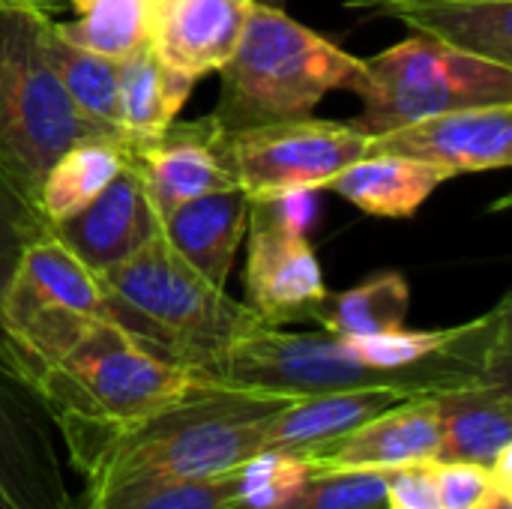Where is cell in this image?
<instances>
[{"instance_id": "obj_1", "label": "cell", "mask_w": 512, "mask_h": 509, "mask_svg": "<svg viewBox=\"0 0 512 509\" xmlns=\"http://www.w3.org/2000/svg\"><path fill=\"white\" fill-rule=\"evenodd\" d=\"M291 396L198 378L183 396L114 435L84 474L81 504H102L135 489L210 480L249 465L267 450L270 423Z\"/></svg>"}, {"instance_id": "obj_2", "label": "cell", "mask_w": 512, "mask_h": 509, "mask_svg": "<svg viewBox=\"0 0 512 509\" xmlns=\"http://www.w3.org/2000/svg\"><path fill=\"white\" fill-rule=\"evenodd\" d=\"M24 381L81 474L114 435L183 396L198 378L156 357L117 324L96 321Z\"/></svg>"}, {"instance_id": "obj_3", "label": "cell", "mask_w": 512, "mask_h": 509, "mask_svg": "<svg viewBox=\"0 0 512 509\" xmlns=\"http://www.w3.org/2000/svg\"><path fill=\"white\" fill-rule=\"evenodd\" d=\"M96 276L111 324L195 378L207 375L243 336L264 327L246 303L189 267L162 234Z\"/></svg>"}, {"instance_id": "obj_4", "label": "cell", "mask_w": 512, "mask_h": 509, "mask_svg": "<svg viewBox=\"0 0 512 509\" xmlns=\"http://www.w3.org/2000/svg\"><path fill=\"white\" fill-rule=\"evenodd\" d=\"M219 102L207 114L219 129H246L312 117L330 90L357 93L363 60L342 51L282 6L255 3L240 45L225 60Z\"/></svg>"}, {"instance_id": "obj_5", "label": "cell", "mask_w": 512, "mask_h": 509, "mask_svg": "<svg viewBox=\"0 0 512 509\" xmlns=\"http://www.w3.org/2000/svg\"><path fill=\"white\" fill-rule=\"evenodd\" d=\"M48 24V15L0 6V171L33 207L54 159L99 135L54 72L45 48Z\"/></svg>"}, {"instance_id": "obj_6", "label": "cell", "mask_w": 512, "mask_h": 509, "mask_svg": "<svg viewBox=\"0 0 512 509\" xmlns=\"http://www.w3.org/2000/svg\"><path fill=\"white\" fill-rule=\"evenodd\" d=\"M357 96L363 99V114L351 123L366 135H381L444 111L512 102V66L414 33L363 60Z\"/></svg>"}, {"instance_id": "obj_7", "label": "cell", "mask_w": 512, "mask_h": 509, "mask_svg": "<svg viewBox=\"0 0 512 509\" xmlns=\"http://www.w3.org/2000/svg\"><path fill=\"white\" fill-rule=\"evenodd\" d=\"M96 321H111L99 276L54 234L30 243L0 303V333L12 369L24 378Z\"/></svg>"}, {"instance_id": "obj_8", "label": "cell", "mask_w": 512, "mask_h": 509, "mask_svg": "<svg viewBox=\"0 0 512 509\" xmlns=\"http://www.w3.org/2000/svg\"><path fill=\"white\" fill-rule=\"evenodd\" d=\"M372 135L336 120H282L246 129H219L216 150L234 186L258 198L327 189L348 165L369 153Z\"/></svg>"}, {"instance_id": "obj_9", "label": "cell", "mask_w": 512, "mask_h": 509, "mask_svg": "<svg viewBox=\"0 0 512 509\" xmlns=\"http://www.w3.org/2000/svg\"><path fill=\"white\" fill-rule=\"evenodd\" d=\"M303 192L249 201V255L243 267L246 306L264 327L312 324L327 282L303 231Z\"/></svg>"}, {"instance_id": "obj_10", "label": "cell", "mask_w": 512, "mask_h": 509, "mask_svg": "<svg viewBox=\"0 0 512 509\" xmlns=\"http://www.w3.org/2000/svg\"><path fill=\"white\" fill-rule=\"evenodd\" d=\"M54 423L33 387L0 357V509H69Z\"/></svg>"}, {"instance_id": "obj_11", "label": "cell", "mask_w": 512, "mask_h": 509, "mask_svg": "<svg viewBox=\"0 0 512 509\" xmlns=\"http://www.w3.org/2000/svg\"><path fill=\"white\" fill-rule=\"evenodd\" d=\"M369 153H390L441 168L447 177L512 165V102L456 108L372 135Z\"/></svg>"}, {"instance_id": "obj_12", "label": "cell", "mask_w": 512, "mask_h": 509, "mask_svg": "<svg viewBox=\"0 0 512 509\" xmlns=\"http://www.w3.org/2000/svg\"><path fill=\"white\" fill-rule=\"evenodd\" d=\"M159 228L162 219L156 216L144 180L129 156L120 174L78 213L54 222L51 234L87 270L105 273L159 237Z\"/></svg>"}, {"instance_id": "obj_13", "label": "cell", "mask_w": 512, "mask_h": 509, "mask_svg": "<svg viewBox=\"0 0 512 509\" xmlns=\"http://www.w3.org/2000/svg\"><path fill=\"white\" fill-rule=\"evenodd\" d=\"M441 414L432 396L405 399L375 414L348 435L300 456L309 471L390 474L417 462H438Z\"/></svg>"}, {"instance_id": "obj_14", "label": "cell", "mask_w": 512, "mask_h": 509, "mask_svg": "<svg viewBox=\"0 0 512 509\" xmlns=\"http://www.w3.org/2000/svg\"><path fill=\"white\" fill-rule=\"evenodd\" d=\"M216 135L219 126L210 117H198L189 123H171L159 138L129 147L159 219L198 195L234 189V180L219 159Z\"/></svg>"}, {"instance_id": "obj_15", "label": "cell", "mask_w": 512, "mask_h": 509, "mask_svg": "<svg viewBox=\"0 0 512 509\" xmlns=\"http://www.w3.org/2000/svg\"><path fill=\"white\" fill-rule=\"evenodd\" d=\"M252 6L255 0H153L150 45L159 60L198 81L234 54Z\"/></svg>"}, {"instance_id": "obj_16", "label": "cell", "mask_w": 512, "mask_h": 509, "mask_svg": "<svg viewBox=\"0 0 512 509\" xmlns=\"http://www.w3.org/2000/svg\"><path fill=\"white\" fill-rule=\"evenodd\" d=\"M378 15H396L417 36L512 66V0H357Z\"/></svg>"}, {"instance_id": "obj_17", "label": "cell", "mask_w": 512, "mask_h": 509, "mask_svg": "<svg viewBox=\"0 0 512 509\" xmlns=\"http://www.w3.org/2000/svg\"><path fill=\"white\" fill-rule=\"evenodd\" d=\"M249 225V195L243 189H216L174 207L162 219V240L207 282L225 288L237 246Z\"/></svg>"}, {"instance_id": "obj_18", "label": "cell", "mask_w": 512, "mask_h": 509, "mask_svg": "<svg viewBox=\"0 0 512 509\" xmlns=\"http://www.w3.org/2000/svg\"><path fill=\"white\" fill-rule=\"evenodd\" d=\"M432 399L441 414L438 462L492 465L512 450V381L474 384Z\"/></svg>"}, {"instance_id": "obj_19", "label": "cell", "mask_w": 512, "mask_h": 509, "mask_svg": "<svg viewBox=\"0 0 512 509\" xmlns=\"http://www.w3.org/2000/svg\"><path fill=\"white\" fill-rule=\"evenodd\" d=\"M396 402H405V396L396 390H387V387L300 396L270 423L264 453L306 456V453L348 435L351 429L363 426L366 420L393 408Z\"/></svg>"}, {"instance_id": "obj_20", "label": "cell", "mask_w": 512, "mask_h": 509, "mask_svg": "<svg viewBox=\"0 0 512 509\" xmlns=\"http://www.w3.org/2000/svg\"><path fill=\"white\" fill-rule=\"evenodd\" d=\"M444 180L450 177L435 165L390 153H366L342 174H336L327 189H333L369 216L408 219L429 201V195Z\"/></svg>"}, {"instance_id": "obj_21", "label": "cell", "mask_w": 512, "mask_h": 509, "mask_svg": "<svg viewBox=\"0 0 512 509\" xmlns=\"http://www.w3.org/2000/svg\"><path fill=\"white\" fill-rule=\"evenodd\" d=\"M120 72V126L129 147L159 138L186 105L195 78L171 69L147 42L135 54L117 60Z\"/></svg>"}, {"instance_id": "obj_22", "label": "cell", "mask_w": 512, "mask_h": 509, "mask_svg": "<svg viewBox=\"0 0 512 509\" xmlns=\"http://www.w3.org/2000/svg\"><path fill=\"white\" fill-rule=\"evenodd\" d=\"M126 162H129V144L123 138L93 135L72 144L54 159V165L42 177L36 195L39 213L51 225L78 213L120 174Z\"/></svg>"}, {"instance_id": "obj_23", "label": "cell", "mask_w": 512, "mask_h": 509, "mask_svg": "<svg viewBox=\"0 0 512 509\" xmlns=\"http://www.w3.org/2000/svg\"><path fill=\"white\" fill-rule=\"evenodd\" d=\"M45 48H48L54 72H57L66 96H69V102L75 105V111L99 135L126 141L123 126H120V72H117V60L63 42L54 33V18L48 24Z\"/></svg>"}, {"instance_id": "obj_24", "label": "cell", "mask_w": 512, "mask_h": 509, "mask_svg": "<svg viewBox=\"0 0 512 509\" xmlns=\"http://www.w3.org/2000/svg\"><path fill=\"white\" fill-rule=\"evenodd\" d=\"M408 309L411 288L405 276L387 270L342 294H327L312 324L336 339H363L405 327Z\"/></svg>"}, {"instance_id": "obj_25", "label": "cell", "mask_w": 512, "mask_h": 509, "mask_svg": "<svg viewBox=\"0 0 512 509\" xmlns=\"http://www.w3.org/2000/svg\"><path fill=\"white\" fill-rule=\"evenodd\" d=\"M75 21H57L54 33L84 51L123 60L150 42L153 0H66Z\"/></svg>"}, {"instance_id": "obj_26", "label": "cell", "mask_w": 512, "mask_h": 509, "mask_svg": "<svg viewBox=\"0 0 512 509\" xmlns=\"http://www.w3.org/2000/svg\"><path fill=\"white\" fill-rule=\"evenodd\" d=\"M384 492L387 474L309 471L282 501L264 509H384Z\"/></svg>"}, {"instance_id": "obj_27", "label": "cell", "mask_w": 512, "mask_h": 509, "mask_svg": "<svg viewBox=\"0 0 512 509\" xmlns=\"http://www.w3.org/2000/svg\"><path fill=\"white\" fill-rule=\"evenodd\" d=\"M243 489V468L210 477V480H186V483H162L126 492L120 498L102 504H81L72 498L69 509H228Z\"/></svg>"}, {"instance_id": "obj_28", "label": "cell", "mask_w": 512, "mask_h": 509, "mask_svg": "<svg viewBox=\"0 0 512 509\" xmlns=\"http://www.w3.org/2000/svg\"><path fill=\"white\" fill-rule=\"evenodd\" d=\"M42 237H51V222L0 171V303H3V291L24 255V249ZM0 357L9 363L3 333H0Z\"/></svg>"}, {"instance_id": "obj_29", "label": "cell", "mask_w": 512, "mask_h": 509, "mask_svg": "<svg viewBox=\"0 0 512 509\" xmlns=\"http://www.w3.org/2000/svg\"><path fill=\"white\" fill-rule=\"evenodd\" d=\"M435 477L444 509H477L504 489L492 468L477 462H435Z\"/></svg>"}, {"instance_id": "obj_30", "label": "cell", "mask_w": 512, "mask_h": 509, "mask_svg": "<svg viewBox=\"0 0 512 509\" xmlns=\"http://www.w3.org/2000/svg\"><path fill=\"white\" fill-rule=\"evenodd\" d=\"M384 509H444L441 492H438V477H435V462H417V465L390 471Z\"/></svg>"}, {"instance_id": "obj_31", "label": "cell", "mask_w": 512, "mask_h": 509, "mask_svg": "<svg viewBox=\"0 0 512 509\" xmlns=\"http://www.w3.org/2000/svg\"><path fill=\"white\" fill-rule=\"evenodd\" d=\"M0 6H15V9L39 12V15H48V18H57L63 9H69L66 0H0Z\"/></svg>"}, {"instance_id": "obj_32", "label": "cell", "mask_w": 512, "mask_h": 509, "mask_svg": "<svg viewBox=\"0 0 512 509\" xmlns=\"http://www.w3.org/2000/svg\"><path fill=\"white\" fill-rule=\"evenodd\" d=\"M477 509H512V489H498L489 501H483Z\"/></svg>"}, {"instance_id": "obj_33", "label": "cell", "mask_w": 512, "mask_h": 509, "mask_svg": "<svg viewBox=\"0 0 512 509\" xmlns=\"http://www.w3.org/2000/svg\"><path fill=\"white\" fill-rule=\"evenodd\" d=\"M255 3H261V6H282V0H255Z\"/></svg>"}]
</instances>
